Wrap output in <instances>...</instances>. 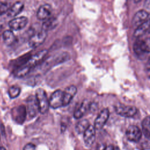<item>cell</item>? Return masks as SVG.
I'll list each match as a JSON object with an SVG mask.
<instances>
[{
    "label": "cell",
    "instance_id": "cell-29",
    "mask_svg": "<svg viewBox=\"0 0 150 150\" xmlns=\"http://www.w3.org/2000/svg\"><path fill=\"white\" fill-rule=\"evenodd\" d=\"M114 150H120V149L118 147H115V148H114Z\"/></svg>",
    "mask_w": 150,
    "mask_h": 150
},
{
    "label": "cell",
    "instance_id": "cell-18",
    "mask_svg": "<svg viewBox=\"0 0 150 150\" xmlns=\"http://www.w3.org/2000/svg\"><path fill=\"white\" fill-rule=\"evenodd\" d=\"M2 39L4 43L7 46H11L13 45L16 40L15 34L11 30H6L3 32Z\"/></svg>",
    "mask_w": 150,
    "mask_h": 150
},
{
    "label": "cell",
    "instance_id": "cell-8",
    "mask_svg": "<svg viewBox=\"0 0 150 150\" xmlns=\"http://www.w3.org/2000/svg\"><path fill=\"white\" fill-rule=\"evenodd\" d=\"M27 112L30 117H35L38 112H39V105L37 102L35 96H30L27 98Z\"/></svg>",
    "mask_w": 150,
    "mask_h": 150
},
{
    "label": "cell",
    "instance_id": "cell-5",
    "mask_svg": "<svg viewBox=\"0 0 150 150\" xmlns=\"http://www.w3.org/2000/svg\"><path fill=\"white\" fill-rule=\"evenodd\" d=\"M50 107L56 109L63 106V91L60 90L54 91L49 98Z\"/></svg>",
    "mask_w": 150,
    "mask_h": 150
},
{
    "label": "cell",
    "instance_id": "cell-28",
    "mask_svg": "<svg viewBox=\"0 0 150 150\" xmlns=\"http://www.w3.org/2000/svg\"><path fill=\"white\" fill-rule=\"evenodd\" d=\"M105 150H114V146L112 145H108L107 146Z\"/></svg>",
    "mask_w": 150,
    "mask_h": 150
},
{
    "label": "cell",
    "instance_id": "cell-25",
    "mask_svg": "<svg viewBox=\"0 0 150 150\" xmlns=\"http://www.w3.org/2000/svg\"><path fill=\"white\" fill-rule=\"evenodd\" d=\"M23 150H36V146L32 143H28L25 145Z\"/></svg>",
    "mask_w": 150,
    "mask_h": 150
},
{
    "label": "cell",
    "instance_id": "cell-9",
    "mask_svg": "<svg viewBox=\"0 0 150 150\" xmlns=\"http://www.w3.org/2000/svg\"><path fill=\"white\" fill-rule=\"evenodd\" d=\"M110 115L109 110L107 108L102 110L98 114L94 121V128L96 129H101L107 121Z\"/></svg>",
    "mask_w": 150,
    "mask_h": 150
},
{
    "label": "cell",
    "instance_id": "cell-22",
    "mask_svg": "<svg viewBox=\"0 0 150 150\" xmlns=\"http://www.w3.org/2000/svg\"><path fill=\"white\" fill-rule=\"evenodd\" d=\"M90 126L89 122L87 120H82L79 121L76 125V131L79 134L84 133V131L87 129V128Z\"/></svg>",
    "mask_w": 150,
    "mask_h": 150
},
{
    "label": "cell",
    "instance_id": "cell-27",
    "mask_svg": "<svg viewBox=\"0 0 150 150\" xmlns=\"http://www.w3.org/2000/svg\"><path fill=\"white\" fill-rule=\"evenodd\" d=\"M146 73L148 74V76L150 79V64H148V63H147V65H146Z\"/></svg>",
    "mask_w": 150,
    "mask_h": 150
},
{
    "label": "cell",
    "instance_id": "cell-10",
    "mask_svg": "<svg viewBox=\"0 0 150 150\" xmlns=\"http://www.w3.org/2000/svg\"><path fill=\"white\" fill-rule=\"evenodd\" d=\"M126 136L129 141L136 142L140 140L142 132L137 126L130 125L126 131Z\"/></svg>",
    "mask_w": 150,
    "mask_h": 150
},
{
    "label": "cell",
    "instance_id": "cell-11",
    "mask_svg": "<svg viewBox=\"0 0 150 150\" xmlns=\"http://www.w3.org/2000/svg\"><path fill=\"white\" fill-rule=\"evenodd\" d=\"M28 22V19L25 16H20L14 18L9 22V28L13 30H19L24 28Z\"/></svg>",
    "mask_w": 150,
    "mask_h": 150
},
{
    "label": "cell",
    "instance_id": "cell-7",
    "mask_svg": "<svg viewBox=\"0 0 150 150\" xmlns=\"http://www.w3.org/2000/svg\"><path fill=\"white\" fill-rule=\"evenodd\" d=\"M47 36V32L41 30L40 31L34 33L29 40V45L31 47H37L42 45L45 40Z\"/></svg>",
    "mask_w": 150,
    "mask_h": 150
},
{
    "label": "cell",
    "instance_id": "cell-34",
    "mask_svg": "<svg viewBox=\"0 0 150 150\" xmlns=\"http://www.w3.org/2000/svg\"><path fill=\"white\" fill-rule=\"evenodd\" d=\"M0 138H1V137H0Z\"/></svg>",
    "mask_w": 150,
    "mask_h": 150
},
{
    "label": "cell",
    "instance_id": "cell-15",
    "mask_svg": "<svg viewBox=\"0 0 150 150\" xmlns=\"http://www.w3.org/2000/svg\"><path fill=\"white\" fill-rule=\"evenodd\" d=\"M77 93V88L75 86L71 85L66 88L63 91V106L67 105Z\"/></svg>",
    "mask_w": 150,
    "mask_h": 150
},
{
    "label": "cell",
    "instance_id": "cell-3",
    "mask_svg": "<svg viewBox=\"0 0 150 150\" xmlns=\"http://www.w3.org/2000/svg\"><path fill=\"white\" fill-rule=\"evenodd\" d=\"M47 54V50L46 49L38 52L35 54L30 55L27 61L22 65H24L29 69L31 70L32 68L39 64L43 60Z\"/></svg>",
    "mask_w": 150,
    "mask_h": 150
},
{
    "label": "cell",
    "instance_id": "cell-4",
    "mask_svg": "<svg viewBox=\"0 0 150 150\" xmlns=\"http://www.w3.org/2000/svg\"><path fill=\"white\" fill-rule=\"evenodd\" d=\"M115 110L117 114L124 117H132L137 112V108L132 105H125L118 104L115 107Z\"/></svg>",
    "mask_w": 150,
    "mask_h": 150
},
{
    "label": "cell",
    "instance_id": "cell-2",
    "mask_svg": "<svg viewBox=\"0 0 150 150\" xmlns=\"http://www.w3.org/2000/svg\"><path fill=\"white\" fill-rule=\"evenodd\" d=\"M133 49L135 53L138 56H142L144 54L150 52V37L144 39H138L134 44Z\"/></svg>",
    "mask_w": 150,
    "mask_h": 150
},
{
    "label": "cell",
    "instance_id": "cell-17",
    "mask_svg": "<svg viewBox=\"0 0 150 150\" xmlns=\"http://www.w3.org/2000/svg\"><path fill=\"white\" fill-rule=\"evenodd\" d=\"M24 4L21 1L16 2L12 5L7 12V15L9 17H13L18 15L23 9Z\"/></svg>",
    "mask_w": 150,
    "mask_h": 150
},
{
    "label": "cell",
    "instance_id": "cell-23",
    "mask_svg": "<svg viewBox=\"0 0 150 150\" xmlns=\"http://www.w3.org/2000/svg\"><path fill=\"white\" fill-rule=\"evenodd\" d=\"M21 93V88L16 85L12 86L8 90V95L11 98H15L17 97Z\"/></svg>",
    "mask_w": 150,
    "mask_h": 150
},
{
    "label": "cell",
    "instance_id": "cell-1",
    "mask_svg": "<svg viewBox=\"0 0 150 150\" xmlns=\"http://www.w3.org/2000/svg\"><path fill=\"white\" fill-rule=\"evenodd\" d=\"M35 97L39 105V112L45 114L50 107L49 99L47 98L45 91L41 88H38L35 93Z\"/></svg>",
    "mask_w": 150,
    "mask_h": 150
},
{
    "label": "cell",
    "instance_id": "cell-30",
    "mask_svg": "<svg viewBox=\"0 0 150 150\" xmlns=\"http://www.w3.org/2000/svg\"><path fill=\"white\" fill-rule=\"evenodd\" d=\"M0 150H6V149H5V148L0 146Z\"/></svg>",
    "mask_w": 150,
    "mask_h": 150
},
{
    "label": "cell",
    "instance_id": "cell-13",
    "mask_svg": "<svg viewBox=\"0 0 150 150\" xmlns=\"http://www.w3.org/2000/svg\"><path fill=\"white\" fill-rule=\"evenodd\" d=\"M96 128L94 126L90 125L83 133L84 142L87 146H91L95 141Z\"/></svg>",
    "mask_w": 150,
    "mask_h": 150
},
{
    "label": "cell",
    "instance_id": "cell-26",
    "mask_svg": "<svg viewBox=\"0 0 150 150\" xmlns=\"http://www.w3.org/2000/svg\"><path fill=\"white\" fill-rule=\"evenodd\" d=\"M107 146L105 144H99L96 146V150H105Z\"/></svg>",
    "mask_w": 150,
    "mask_h": 150
},
{
    "label": "cell",
    "instance_id": "cell-21",
    "mask_svg": "<svg viewBox=\"0 0 150 150\" xmlns=\"http://www.w3.org/2000/svg\"><path fill=\"white\" fill-rule=\"evenodd\" d=\"M142 129L145 137L150 140V116H148L143 120Z\"/></svg>",
    "mask_w": 150,
    "mask_h": 150
},
{
    "label": "cell",
    "instance_id": "cell-33",
    "mask_svg": "<svg viewBox=\"0 0 150 150\" xmlns=\"http://www.w3.org/2000/svg\"><path fill=\"white\" fill-rule=\"evenodd\" d=\"M148 32H150V28H149V30H148Z\"/></svg>",
    "mask_w": 150,
    "mask_h": 150
},
{
    "label": "cell",
    "instance_id": "cell-31",
    "mask_svg": "<svg viewBox=\"0 0 150 150\" xmlns=\"http://www.w3.org/2000/svg\"><path fill=\"white\" fill-rule=\"evenodd\" d=\"M2 29V23L0 22V30Z\"/></svg>",
    "mask_w": 150,
    "mask_h": 150
},
{
    "label": "cell",
    "instance_id": "cell-6",
    "mask_svg": "<svg viewBox=\"0 0 150 150\" xmlns=\"http://www.w3.org/2000/svg\"><path fill=\"white\" fill-rule=\"evenodd\" d=\"M26 107L24 105H20L12 110V116L16 122L22 124L26 119Z\"/></svg>",
    "mask_w": 150,
    "mask_h": 150
},
{
    "label": "cell",
    "instance_id": "cell-14",
    "mask_svg": "<svg viewBox=\"0 0 150 150\" xmlns=\"http://www.w3.org/2000/svg\"><path fill=\"white\" fill-rule=\"evenodd\" d=\"M52 8L51 6L49 4H44L41 5L38 11L36 16L38 19L45 21L47 19L49 18L50 16V15L52 13Z\"/></svg>",
    "mask_w": 150,
    "mask_h": 150
},
{
    "label": "cell",
    "instance_id": "cell-16",
    "mask_svg": "<svg viewBox=\"0 0 150 150\" xmlns=\"http://www.w3.org/2000/svg\"><path fill=\"white\" fill-rule=\"evenodd\" d=\"M90 103L87 100L83 101L80 105L75 110L73 114L74 118L79 119L81 118L87 112V110L90 108Z\"/></svg>",
    "mask_w": 150,
    "mask_h": 150
},
{
    "label": "cell",
    "instance_id": "cell-20",
    "mask_svg": "<svg viewBox=\"0 0 150 150\" xmlns=\"http://www.w3.org/2000/svg\"><path fill=\"white\" fill-rule=\"evenodd\" d=\"M57 25V19L53 17H50L44 21L42 24V30L47 32L49 30L54 29Z\"/></svg>",
    "mask_w": 150,
    "mask_h": 150
},
{
    "label": "cell",
    "instance_id": "cell-12",
    "mask_svg": "<svg viewBox=\"0 0 150 150\" xmlns=\"http://www.w3.org/2000/svg\"><path fill=\"white\" fill-rule=\"evenodd\" d=\"M148 16L149 13L145 10L138 11L135 13L132 18V26L135 28H137L139 26H140L141 24H142L144 22H145L148 19Z\"/></svg>",
    "mask_w": 150,
    "mask_h": 150
},
{
    "label": "cell",
    "instance_id": "cell-32",
    "mask_svg": "<svg viewBox=\"0 0 150 150\" xmlns=\"http://www.w3.org/2000/svg\"><path fill=\"white\" fill-rule=\"evenodd\" d=\"M148 64H150V57H149V61H148Z\"/></svg>",
    "mask_w": 150,
    "mask_h": 150
},
{
    "label": "cell",
    "instance_id": "cell-19",
    "mask_svg": "<svg viewBox=\"0 0 150 150\" xmlns=\"http://www.w3.org/2000/svg\"><path fill=\"white\" fill-rule=\"evenodd\" d=\"M150 28V19H148L146 21L144 22L137 28L135 29L134 33V36L135 38H139L145 34V32L148 31Z\"/></svg>",
    "mask_w": 150,
    "mask_h": 150
},
{
    "label": "cell",
    "instance_id": "cell-24",
    "mask_svg": "<svg viewBox=\"0 0 150 150\" xmlns=\"http://www.w3.org/2000/svg\"><path fill=\"white\" fill-rule=\"evenodd\" d=\"M9 9L8 4L6 2L0 1V15L7 13Z\"/></svg>",
    "mask_w": 150,
    "mask_h": 150
}]
</instances>
